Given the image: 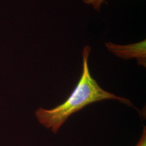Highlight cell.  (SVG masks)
Segmentation results:
<instances>
[{"instance_id":"cell-1","label":"cell","mask_w":146,"mask_h":146,"mask_svg":"<svg viewBox=\"0 0 146 146\" xmlns=\"http://www.w3.org/2000/svg\"><path fill=\"white\" fill-rule=\"evenodd\" d=\"M91 48L87 45L82 52V73L76 87L63 104L52 110L40 108L35 112L39 122L56 134L68 117L84 107L95 102L105 100H115L127 106L133 104L125 98L120 97L102 88L91 75L88 58Z\"/></svg>"},{"instance_id":"cell-2","label":"cell","mask_w":146,"mask_h":146,"mask_svg":"<svg viewBox=\"0 0 146 146\" xmlns=\"http://www.w3.org/2000/svg\"><path fill=\"white\" fill-rule=\"evenodd\" d=\"M107 49L116 56L123 60L136 58L139 65L146 67V41L127 45H120L112 42L105 43Z\"/></svg>"},{"instance_id":"cell-3","label":"cell","mask_w":146,"mask_h":146,"mask_svg":"<svg viewBox=\"0 0 146 146\" xmlns=\"http://www.w3.org/2000/svg\"><path fill=\"white\" fill-rule=\"evenodd\" d=\"M106 0H83L85 4L91 5L93 7L94 10L100 11L101 7Z\"/></svg>"},{"instance_id":"cell-4","label":"cell","mask_w":146,"mask_h":146,"mask_svg":"<svg viewBox=\"0 0 146 146\" xmlns=\"http://www.w3.org/2000/svg\"><path fill=\"white\" fill-rule=\"evenodd\" d=\"M136 146H146V130L145 127L143 128L142 135Z\"/></svg>"}]
</instances>
